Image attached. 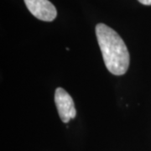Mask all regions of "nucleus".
<instances>
[{
    "label": "nucleus",
    "instance_id": "obj_3",
    "mask_svg": "<svg viewBox=\"0 0 151 151\" xmlns=\"http://www.w3.org/2000/svg\"><path fill=\"white\" fill-rule=\"evenodd\" d=\"M29 11L42 21L51 22L57 15L56 9L49 0H24Z\"/></svg>",
    "mask_w": 151,
    "mask_h": 151
},
{
    "label": "nucleus",
    "instance_id": "obj_2",
    "mask_svg": "<svg viewBox=\"0 0 151 151\" xmlns=\"http://www.w3.org/2000/svg\"><path fill=\"white\" fill-rule=\"evenodd\" d=\"M55 103L61 121L68 123L76 115L75 104L70 94L61 87L56 88L55 92Z\"/></svg>",
    "mask_w": 151,
    "mask_h": 151
},
{
    "label": "nucleus",
    "instance_id": "obj_4",
    "mask_svg": "<svg viewBox=\"0 0 151 151\" xmlns=\"http://www.w3.org/2000/svg\"><path fill=\"white\" fill-rule=\"evenodd\" d=\"M138 1L144 5H151V0H138Z\"/></svg>",
    "mask_w": 151,
    "mask_h": 151
},
{
    "label": "nucleus",
    "instance_id": "obj_1",
    "mask_svg": "<svg viewBox=\"0 0 151 151\" xmlns=\"http://www.w3.org/2000/svg\"><path fill=\"white\" fill-rule=\"evenodd\" d=\"M97 42L107 69L115 76L126 73L129 66V52L118 33L104 24L96 26Z\"/></svg>",
    "mask_w": 151,
    "mask_h": 151
}]
</instances>
